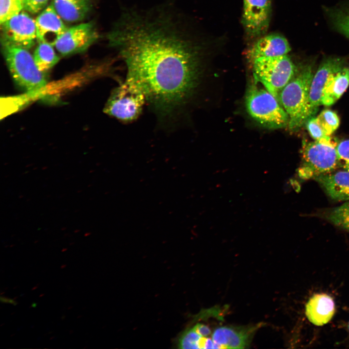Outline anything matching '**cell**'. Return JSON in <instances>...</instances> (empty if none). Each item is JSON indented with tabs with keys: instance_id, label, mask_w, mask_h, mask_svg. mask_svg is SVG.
I'll use <instances>...</instances> for the list:
<instances>
[{
	"instance_id": "6da1fadb",
	"label": "cell",
	"mask_w": 349,
	"mask_h": 349,
	"mask_svg": "<svg viewBox=\"0 0 349 349\" xmlns=\"http://www.w3.org/2000/svg\"><path fill=\"white\" fill-rule=\"evenodd\" d=\"M190 35L182 13L166 5L126 10L108 35L160 118L181 112L196 86L201 48Z\"/></svg>"
},
{
	"instance_id": "7a4b0ae2",
	"label": "cell",
	"mask_w": 349,
	"mask_h": 349,
	"mask_svg": "<svg viewBox=\"0 0 349 349\" xmlns=\"http://www.w3.org/2000/svg\"><path fill=\"white\" fill-rule=\"evenodd\" d=\"M313 75L311 64L301 65L279 94V100L289 117L290 130L299 129L309 119V94Z\"/></svg>"
},
{
	"instance_id": "3957f363",
	"label": "cell",
	"mask_w": 349,
	"mask_h": 349,
	"mask_svg": "<svg viewBox=\"0 0 349 349\" xmlns=\"http://www.w3.org/2000/svg\"><path fill=\"white\" fill-rule=\"evenodd\" d=\"M245 105L249 115L265 127L280 128L288 126L289 117L279 100L255 79L247 90Z\"/></svg>"
},
{
	"instance_id": "277c9868",
	"label": "cell",
	"mask_w": 349,
	"mask_h": 349,
	"mask_svg": "<svg viewBox=\"0 0 349 349\" xmlns=\"http://www.w3.org/2000/svg\"><path fill=\"white\" fill-rule=\"evenodd\" d=\"M2 52L13 79L21 89L34 92L45 86L44 73L38 68L27 49L2 45Z\"/></svg>"
},
{
	"instance_id": "5b68a950",
	"label": "cell",
	"mask_w": 349,
	"mask_h": 349,
	"mask_svg": "<svg viewBox=\"0 0 349 349\" xmlns=\"http://www.w3.org/2000/svg\"><path fill=\"white\" fill-rule=\"evenodd\" d=\"M251 63L254 79L278 99L280 92L298 68L287 54L259 58Z\"/></svg>"
},
{
	"instance_id": "8992f818",
	"label": "cell",
	"mask_w": 349,
	"mask_h": 349,
	"mask_svg": "<svg viewBox=\"0 0 349 349\" xmlns=\"http://www.w3.org/2000/svg\"><path fill=\"white\" fill-rule=\"evenodd\" d=\"M145 101L142 89L127 78L125 82L112 91L104 111L121 121L130 122L140 116Z\"/></svg>"
},
{
	"instance_id": "52a82bcc",
	"label": "cell",
	"mask_w": 349,
	"mask_h": 349,
	"mask_svg": "<svg viewBox=\"0 0 349 349\" xmlns=\"http://www.w3.org/2000/svg\"><path fill=\"white\" fill-rule=\"evenodd\" d=\"M301 152L302 162L298 174L302 179H314L339 168L337 154L333 145L317 141L305 142Z\"/></svg>"
},
{
	"instance_id": "ba28073f",
	"label": "cell",
	"mask_w": 349,
	"mask_h": 349,
	"mask_svg": "<svg viewBox=\"0 0 349 349\" xmlns=\"http://www.w3.org/2000/svg\"><path fill=\"white\" fill-rule=\"evenodd\" d=\"M2 45L28 49L37 39L35 20L25 12H20L1 24Z\"/></svg>"
},
{
	"instance_id": "9c48e42d",
	"label": "cell",
	"mask_w": 349,
	"mask_h": 349,
	"mask_svg": "<svg viewBox=\"0 0 349 349\" xmlns=\"http://www.w3.org/2000/svg\"><path fill=\"white\" fill-rule=\"evenodd\" d=\"M97 38L94 24L88 22L67 28L54 46L59 53L66 56L85 51Z\"/></svg>"
},
{
	"instance_id": "30bf717a",
	"label": "cell",
	"mask_w": 349,
	"mask_h": 349,
	"mask_svg": "<svg viewBox=\"0 0 349 349\" xmlns=\"http://www.w3.org/2000/svg\"><path fill=\"white\" fill-rule=\"evenodd\" d=\"M270 16V0H243L242 21L250 37H258L266 32Z\"/></svg>"
},
{
	"instance_id": "8fae6325",
	"label": "cell",
	"mask_w": 349,
	"mask_h": 349,
	"mask_svg": "<svg viewBox=\"0 0 349 349\" xmlns=\"http://www.w3.org/2000/svg\"><path fill=\"white\" fill-rule=\"evenodd\" d=\"M346 64L345 60L339 57H328L319 65L312 78L309 94L308 118L313 117L321 105L323 91L329 76L334 71Z\"/></svg>"
},
{
	"instance_id": "7c38bea8",
	"label": "cell",
	"mask_w": 349,
	"mask_h": 349,
	"mask_svg": "<svg viewBox=\"0 0 349 349\" xmlns=\"http://www.w3.org/2000/svg\"><path fill=\"white\" fill-rule=\"evenodd\" d=\"M259 326L219 327L214 331L211 338L218 349H244L250 344Z\"/></svg>"
},
{
	"instance_id": "4fadbf2b",
	"label": "cell",
	"mask_w": 349,
	"mask_h": 349,
	"mask_svg": "<svg viewBox=\"0 0 349 349\" xmlns=\"http://www.w3.org/2000/svg\"><path fill=\"white\" fill-rule=\"evenodd\" d=\"M52 4L45 8L35 20L37 39L39 43L54 46L67 29Z\"/></svg>"
},
{
	"instance_id": "5bb4252c",
	"label": "cell",
	"mask_w": 349,
	"mask_h": 349,
	"mask_svg": "<svg viewBox=\"0 0 349 349\" xmlns=\"http://www.w3.org/2000/svg\"><path fill=\"white\" fill-rule=\"evenodd\" d=\"M290 47L286 39L279 34H270L261 37L250 48L247 56L250 62L263 57L287 55Z\"/></svg>"
},
{
	"instance_id": "9a60e30c",
	"label": "cell",
	"mask_w": 349,
	"mask_h": 349,
	"mask_svg": "<svg viewBox=\"0 0 349 349\" xmlns=\"http://www.w3.org/2000/svg\"><path fill=\"white\" fill-rule=\"evenodd\" d=\"M313 179L321 187L331 199L349 201V171L342 170L321 174Z\"/></svg>"
},
{
	"instance_id": "2e32d148",
	"label": "cell",
	"mask_w": 349,
	"mask_h": 349,
	"mask_svg": "<svg viewBox=\"0 0 349 349\" xmlns=\"http://www.w3.org/2000/svg\"><path fill=\"white\" fill-rule=\"evenodd\" d=\"M334 311L333 299L325 293H317L312 296L305 307V314L308 319L317 326H322L327 323L332 318Z\"/></svg>"
},
{
	"instance_id": "e0dca14e",
	"label": "cell",
	"mask_w": 349,
	"mask_h": 349,
	"mask_svg": "<svg viewBox=\"0 0 349 349\" xmlns=\"http://www.w3.org/2000/svg\"><path fill=\"white\" fill-rule=\"evenodd\" d=\"M349 85V66L346 64L334 71L328 77L324 86L321 105H333L346 91Z\"/></svg>"
},
{
	"instance_id": "ac0fdd59",
	"label": "cell",
	"mask_w": 349,
	"mask_h": 349,
	"mask_svg": "<svg viewBox=\"0 0 349 349\" xmlns=\"http://www.w3.org/2000/svg\"><path fill=\"white\" fill-rule=\"evenodd\" d=\"M52 4L63 19L70 22L82 20L90 9L87 0H53Z\"/></svg>"
},
{
	"instance_id": "d6986e66",
	"label": "cell",
	"mask_w": 349,
	"mask_h": 349,
	"mask_svg": "<svg viewBox=\"0 0 349 349\" xmlns=\"http://www.w3.org/2000/svg\"><path fill=\"white\" fill-rule=\"evenodd\" d=\"M177 345L182 349L217 348L211 337L201 336L193 327L186 329L181 333Z\"/></svg>"
},
{
	"instance_id": "ffe728a7",
	"label": "cell",
	"mask_w": 349,
	"mask_h": 349,
	"mask_svg": "<svg viewBox=\"0 0 349 349\" xmlns=\"http://www.w3.org/2000/svg\"><path fill=\"white\" fill-rule=\"evenodd\" d=\"M53 46L45 43H39L35 48L33 57L38 68L44 73L54 66L59 61Z\"/></svg>"
},
{
	"instance_id": "44dd1931",
	"label": "cell",
	"mask_w": 349,
	"mask_h": 349,
	"mask_svg": "<svg viewBox=\"0 0 349 349\" xmlns=\"http://www.w3.org/2000/svg\"><path fill=\"white\" fill-rule=\"evenodd\" d=\"M325 11L334 29L349 39V5L326 8Z\"/></svg>"
},
{
	"instance_id": "7402d4cb",
	"label": "cell",
	"mask_w": 349,
	"mask_h": 349,
	"mask_svg": "<svg viewBox=\"0 0 349 349\" xmlns=\"http://www.w3.org/2000/svg\"><path fill=\"white\" fill-rule=\"evenodd\" d=\"M340 206L326 209L320 217L333 225L349 232V201Z\"/></svg>"
},
{
	"instance_id": "603a6c76",
	"label": "cell",
	"mask_w": 349,
	"mask_h": 349,
	"mask_svg": "<svg viewBox=\"0 0 349 349\" xmlns=\"http://www.w3.org/2000/svg\"><path fill=\"white\" fill-rule=\"evenodd\" d=\"M316 117L326 134L328 136H331L340 124V119L337 113L329 109L324 110Z\"/></svg>"
},
{
	"instance_id": "cb8c5ba5",
	"label": "cell",
	"mask_w": 349,
	"mask_h": 349,
	"mask_svg": "<svg viewBox=\"0 0 349 349\" xmlns=\"http://www.w3.org/2000/svg\"><path fill=\"white\" fill-rule=\"evenodd\" d=\"M305 125L309 134L315 141L335 146L336 142H333L330 136L326 134L317 117L313 116L309 118Z\"/></svg>"
},
{
	"instance_id": "d4e9b609",
	"label": "cell",
	"mask_w": 349,
	"mask_h": 349,
	"mask_svg": "<svg viewBox=\"0 0 349 349\" xmlns=\"http://www.w3.org/2000/svg\"><path fill=\"white\" fill-rule=\"evenodd\" d=\"M23 8L21 0H0V24L18 14Z\"/></svg>"
},
{
	"instance_id": "484cf974",
	"label": "cell",
	"mask_w": 349,
	"mask_h": 349,
	"mask_svg": "<svg viewBox=\"0 0 349 349\" xmlns=\"http://www.w3.org/2000/svg\"><path fill=\"white\" fill-rule=\"evenodd\" d=\"M339 168L349 171V139L336 142L335 146Z\"/></svg>"
},
{
	"instance_id": "4316f807",
	"label": "cell",
	"mask_w": 349,
	"mask_h": 349,
	"mask_svg": "<svg viewBox=\"0 0 349 349\" xmlns=\"http://www.w3.org/2000/svg\"><path fill=\"white\" fill-rule=\"evenodd\" d=\"M48 0H28L24 8L27 11L36 14L45 8Z\"/></svg>"
},
{
	"instance_id": "83f0119b",
	"label": "cell",
	"mask_w": 349,
	"mask_h": 349,
	"mask_svg": "<svg viewBox=\"0 0 349 349\" xmlns=\"http://www.w3.org/2000/svg\"><path fill=\"white\" fill-rule=\"evenodd\" d=\"M195 331L203 337H208L211 334V331L209 328L202 323H197L194 326Z\"/></svg>"
},
{
	"instance_id": "f1b7e54d",
	"label": "cell",
	"mask_w": 349,
	"mask_h": 349,
	"mask_svg": "<svg viewBox=\"0 0 349 349\" xmlns=\"http://www.w3.org/2000/svg\"><path fill=\"white\" fill-rule=\"evenodd\" d=\"M0 301L2 303H9V298H8L7 297H2L1 296L0 298Z\"/></svg>"
},
{
	"instance_id": "f546056e",
	"label": "cell",
	"mask_w": 349,
	"mask_h": 349,
	"mask_svg": "<svg viewBox=\"0 0 349 349\" xmlns=\"http://www.w3.org/2000/svg\"><path fill=\"white\" fill-rule=\"evenodd\" d=\"M15 301H15V300L14 299H9V303L14 304V303L15 302Z\"/></svg>"
},
{
	"instance_id": "4dcf8cb0",
	"label": "cell",
	"mask_w": 349,
	"mask_h": 349,
	"mask_svg": "<svg viewBox=\"0 0 349 349\" xmlns=\"http://www.w3.org/2000/svg\"><path fill=\"white\" fill-rule=\"evenodd\" d=\"M21 0L23 4V6H24V5L26 4L28 0Z\"/></svg>"
},
{
	"instance_id": "1f68e13d",
	"label": "cell",
	"mask_w": 349,
	"mask_h": 349,
	"mask_svg": "<svg viewBox=\"0 0 349 349\" xmlns=\"http://www.w3.org/2000/svg\"><path fill=\"white\" fill-rule=\"evenodd\" d=\"M36 305H37V303L34 302V303H33L32 304V305H31V307H34H34H36Z\"/></svg>"
},
{
	"instance_id": "d6a6232c",
	"label": "cell",
	"mask_w": 349,
	"mask_h": 349,
	"mask_svg": "<svg viewBox=\"0 0 349 349\" xmlns=\"http://www.w3.org/2000/svg\"><path fill=\"white\" fill-rule=\"evenodd\" d=\"M66 267V265L65 264H63L61 266V269H63Z\"/></svg>"
},
{
	"instance_id": "836d02e7",
	"label": "cell",
	"mask_w": 349,
	"mask_h": 349,
	"mask_svg": "<svg viewBox=\"0 0 349 349\" xmlns=\"http://www.w3.org/2000/svg\"><path fill=\"white\" fill-rule=\"evenodd\" d=\"M38 285H37V286H34L33 288H32V290H34V289H36L38 287Z\"/></svg>"
},
{
	"instance_id": "e575fe53",
	"label": "cell",
	"mask_w": 349,
	"mask_h": 349,
	"mask_svg": "<svg viewBox=\"0 0 349 349\" xmlns=\"http://www.w3.org/2000/svg\"><path fill=\"white\" fill-rule=\"evenodd\" d=\"M45 295V294H41V295H39L40 297H41L42 296H43Z\"/></svg>"
},
{
	"instance_id": "d590c367",
	"label": "cell",
	"mask_w": 349,
	"mask_h": 349,
	"mask_svg": "<svg viewBox=\"0 0 349 349\" xmlns=\"http://www.w3.org/2000/svg\"><path fill=\"white\" fill-rule=\"evenodd\" d=\"M67 249H63L62 250V252H64V251H66Z\"/></svg>"
},
{
	"instance_id": "8d00e7d4",
	"label": "cell",
	"mask_w": 349,
	"mask_h": 349,
	"mask_svg": "<svg viewBox=\"0 0 349 349\" xmlns=\"http://www.w3.org/2000/svg\"><path fill=\"white\" fill-rule=\"evenodd\" d=\"M348 329L349 331V323H348Z\"/></svg>"
},
{
	"instance_id": "74e56055",
	"label": "cell",
	"mask_w": 349,
	"mask_h": 349,
	"mask_svg": "<svg viewBox=\"0 0 349 349\" xmlns=\"http://www.w3.org/2000/svg\"><path fill=\"white\" fill-rule=\"evenodd\" d=\"M64 317H65V316H63V318H62V319H63L64 318Z\"/></svg>"
},
{
	"instance_id": "f35d334b",
	"label": "cell",
	"mask_w": 349,
	"mask_h": 349,
	"mask_svg": "<svg viewBox=\"0 0 349 349\" xmlns=\"http://www.w3.org/2000/svg\"><path fill=\"white\" fill-rule=\"evenodd\" d=\"M17 298V297H15V298H14V300H16Z\"/></svg>"
}]
</instances>
